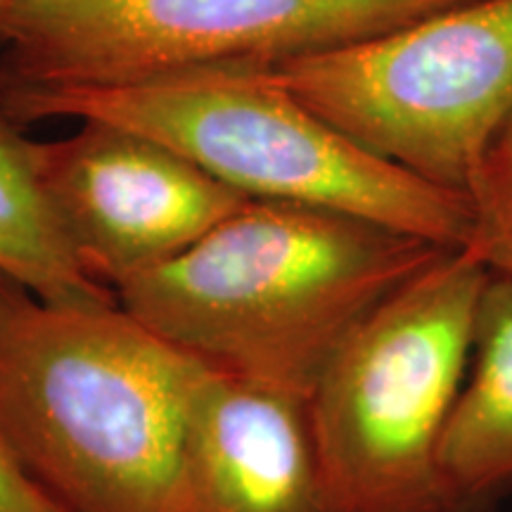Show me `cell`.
<instances>
[{
    "label": "cell",
    "mask_w": 512,
    "mask_h": 512,
    "mask_svg": "<svg viewBox=\"0 0 512 512\" xmlns=\"http://www.w3.org/2000/svg\"><path fill=\"white\" fill-rule=\"evenodd\" d=\"M441 252L356 216L249 200L114 297L202 366L309 396L351 332Z\"/></svg>",
    "instance_id": "obj_1"
},
{
    "label": "cell",
    "mask_w": 512,
    "mask_h": 512,
    "mask_svg": "<svg viewBox=\"0 0 512 512\" xmlns=\"http://www.w3.org/2000/svg\"><path fill=\"white\" fill-rule=\"evenodd\" d=\"M202 363L121 306L0 278V432L67 512H185Z\"/></svg>",
    "instance_id": "obj_2"
},
{
    "label": "cell",
    "mask_w": 512,
    "mask_h": 512,
    "mask_svg": "<svg viewBox=\"0 0 512 512\" xmlns=\"http://www.w3.org/2000/svg\"><path fill=\"white\" fill-rule=\"evenodd\" d=\"M22 119H74L140 133L249 200L328 209L460 249L470 202L373 155L278 83L219 69L128 86L5 88Z\"/></svg>",
    "instance_id": "obj_3"
},
{
    "label": "cell",
    "mask_w": 512,
    "mask_h": 512,
    "mask_svg": "<svg viewBox=\"0 0 512 512\" xmlns=\"http://www.w3.org/2000/svg\"><path fill=\"white\" fill-rule=\"evenodd\" d=\"M486 275L467 249H446L320 373L306 403L328 512H453L441 444Z\"/></svg>",
    "instance_id": "obj_4"
},
{
    "label": "cell",
    "mask_w": 512,
    "mask_h": 512,
    "mask_svg": "<svg viewBox=\"0 0 512 512\" xmlns=\"http://www.w3.org/2000/svg\"><path fill=\"white\" fill-rule=\"evenodd\" d=\"M465 0H8L3 88L128 86L268 69Z\"/></svg>",
    "instance_id": "obj_5"
},
{
    "label": "cell",
    "mask_w": 512,
    "mask_h": 512,
    "mask_svg": "<svg viewBox=\"0 0 512 512\" xmlns=\"http://www.w3.org/2000/svg\"><path fill=\"white\" fill-rule=\"evenodd\" d=\"M264 74L373 155L465 195L512 112V0H465Z\"/></svg>",
    "instance_id": "obj_6"
},
{
    "label": "cell",
    "mask_w": 512,
    "mask_h": 512,
    "mask_svg": "<svg viewBox=\"0 0 512 512\" xmlns=\"http://www.w3.org/2000/svg\"><path fill=\"white\" fill-rule=\"evenodd\" d=\"M36 150L76 259L112 292L183 254L249 202L171 147L112 124L83 121L74 136Z\"/></svg>",
    "instance_id": "obj_7"
},
{
    "label": "cell",
    "mask_w": 512,
    "mask_h": 512,
    "mask_svg": "<svg viewBox=\"0 0 512 512\" xmlns=\"http://www.w3.org/2000/svg\"><path fill=\"white\" fill-rule=\"evenodd\" d=\"M183 482L185 512H328L306 396L204 366Z\"/></svg>",
    "instance_id": "obj_8"
},
{
    "label": "cell",
    "mask_w": 512,
    "mask_h": 512,
    "mask_svg": "<svg viewBox=\"0 0 512 512\" xmlns=\"http://www.w3.org/2000/svg\"><path fill=\"white\" fill-rule=\"evenodd\" d=\"M441 475L453 512H489L512 491V273L489 271L479 292Z\"/></svg>",
    "instance_id": "obj_9"
},
{
    "label": "cell",
    "mask_w": 512,
    "mask_h": 512,
    "mask_svg": "<svg viewBox=\"0 0 512 512\" xmlns=\"http://www.w3.org/2000/svg\"><path fill=\"white\" fill-rule=\"evenodd\" d=\"M0 278L50 304H114L83 271L50 202L36 143L0 119Z\"/></svg>",
    "instance_id": "obj_10"
},
{
    "label": "cell",
    "mask_w": 512,
    "mask_h": 512,
    "mask_svg": "<svg viewBox=\"0 0 512 512\" xmlns=\"http://www.w3.org/2000/svg\"><path fill=\"white\" fill-rule=\"evenodd\" d=\"M465 197L472 228L463 249L489 271L512 273V112L486 143Z\"/></svg>",
    "instance_id": "obj_11"
},
{
    "label": "cell",
    "mask_w": 512,
    "mask_h": 512,
    "mask_svg": "<svg viewBox=\"0 0 512 512\" xmlns=\"http://www.w3.org/2000/svg\"><path fill=\"white\" fill-rule=\"evenodd\" d=\"M0 512H67L0 432Z\"/></svg>",
    "instance_id": "obj_12"
},
{
    "label": "cell",
    "mask_w": 512,
    "mask_h": 512,
    "mask_svg": "<svg viewBox=\"0 0 512 512\" xmlns=\"http://www.w3.org/2000/svg\"><path fill=\"white\" fill-rule=\"evenodd\" d=\"M5 3H8V0H0V5H5Z\"/></svg>",
    "instance_id": "obj_13"
}]
</instances>
